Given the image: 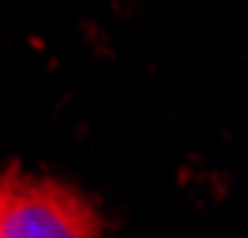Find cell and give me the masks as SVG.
Masks as SVG:
<instances>
[{
  "mask_svg": "<svg viewBox=\"0 0 248 238\" xmlns=\"http://www.w3.org/2000/svg\"><path fill=\"white\" fill-rule=\"evenodd\" d=\"M0 238H101V222L74 188L10 171L0 178Z\"/></svg>",
  "mask_w": 248,
  "mask_h": 238,
  "instance_id": "cell-1",
  "label": "cell"
}]
</instances>
